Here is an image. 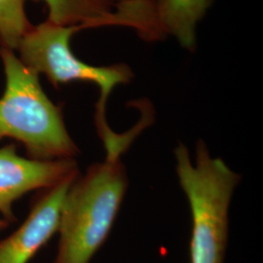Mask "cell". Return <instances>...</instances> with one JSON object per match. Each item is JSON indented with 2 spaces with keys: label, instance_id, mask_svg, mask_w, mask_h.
I'll use <instances>...</instances> for the list:
<instances>
[{
  "label": "cell",
  "instance_id": "cell-1",
  "mask_svg": "<svg viewBox=\"0 0 263 263\" xmlns=\"http://www.w3.org/2000/svg\"><path fill=\"white\" fill-rule=\"evenodd\" d=\"M127 189L120 155H106L77 176L62 207L54 263L91 262L112 229Z\"/></svg>",
  "mask_w": 263,
  "mask_h": 263
},
{
  "label": "cell",
  "instance_id": "cell-2",
  "mask_svg": "<svg viewBox=\"0 0 263 263\" xmlns=\"http://www.w3.org/2000/svg\"><path fill=\"white\" fill-rule=\"evenodd\" d=\"M5 90L0 98V140L19 141L29 159H74L79 153L62 109L45 94L39 76L14 51L0 47Z\"/></svg>",
  "mask_w": 263,
  "mask_h": 263
},
{
  "label": "cell",
  "instance_id": "cell-3",
  "mask_svg": "<svg viewBox=\"0 0 263 263\" xmlns=\"http://www.w3.org/2000/svg\"><path fill=\"white\" fill-rule=\"evenodd\" d=\"M179 184L192 216L190 263H223L229 233V206L240 176L220 158H213L203 141L196 144L195 161L187 147L175 149Z\"/></svg>",
  "mask_w": 263,
  "mask_h": 263
},
{
  "label": "cell",
  "instance_id": "cell-4",
  "mask_svg": "<svg viewBox=\"0 0 263 263\" xmlns=\"http://www.w3.org/2000/svg\"><path fill=\"white\" fill-rule=\"evenodd\" d=\"M82 28L63 27L44 22L32 26L22 39L17 51L25 66L35 73L44 74L59 85L81 81L98 85L100 99L96 105V125L106 122L105 105L108 97L118 85L128 83L133 74L128 66H91L78 59L70 47L73 34Z\"/></svg>",
  "mask_w": 263,
  "mask_h": 263
},
{
  "label": "cell",
  "instance_id": "cell-5",
  "mask_svg": "<svg viewBox=\"0 0 263 263\" xmlns=\"http://www.w3.org/2000/svg\"><path fill=\"white\" fill-rule=\"evenodd\" d=\"M79 174L76 159L38 161L20 156L15 143L0 148V213L9 222L17 217L12 206L32 190L51 187Z\"/></svg>",
  "mask_w": 263,
  "mask_h": 263
},
{
  "label": "cell",
  "instance_id": "cell-6",
  "mask_svg": "<svg viewBox=\"0 0 263 263\" xmlns=\"http://www.w3.org/2000/svg\"><path fill=\"white\" fill-rule=\"evenodd\" d=\"M213 0H130L131 28L144 38H175L181 47H196V32Z\"/></svg>",
  "mask_w": 263,
  "mask_h": 263
},
{
  "label": "cell",
  "instance_id": "cell-7",
  "mask_svg": "<svg viewBox=\"0 0 263 263\" xmlns=\"http://www.w3.org/2000/svg\"><path fill=\"white\" fill-rule=\"evenodd\" d=\"M78 175L40 190L32 201L26 221L0 241V263H28L47 244L59 230L64 200Z\"/></svg>",
  "mask_w": 263,
  "mask_h": 263
},
{
  "label": "cell",
  "instance_id": "cell-8",
  "mask_svg": "<svg viewBox=\"0 0 263 263\" xmlns=\"http://www.w3.org/2000/svg\"><path fill=\"white\" fill-rule=\"evenodd\" d=\"M49 10L48 22L63 27L97 28L110 25L114 0H37Z\"/></svg>",
  "mask_w": 263,
  "mask_h": 263
},
{
  "label": "cell",
  "instance_id": "cell-9",
  "mask_svg": "<svg viewBox=\"0 0 263 263\" xmlns=\"http://www.w3.org/2000/svg\"><path fill=\"white\" fill-rule=\"evenodd\" d=\"M31 28L25 0H0V47L17 51L22 39Z\"/></svg>",
  "mask_w": 263,
  "mask_h": 263
},
{
  "label": "cell",
  "instance_id": "cell-10",
  "mask_svg": "<svg viewBox=\"0 0 263 263\" xmlns=\"http://www.w3.org/2000/svg\"><path fill=\"white\" fill-rule=\"evenodd\" d=\"M9 226V222H7L4 218H0V231L6 229V227Z\"/></svg>",
  "mask_w": 263,
  "mask_h": 263
}]
</instances>
